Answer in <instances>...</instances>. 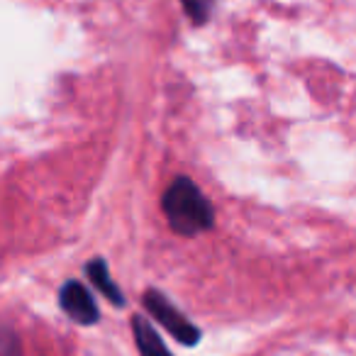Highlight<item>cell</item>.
I'll use <instances>...</instances> for the list:
<instances>
[{
	"instance_id": "obj_1",
	"label": "cell",
	"mask_w": 356,
	"mask_h": 356,
	"mask_svg": "<svg viewBox=\"0 0 356 356\" xmlns=\"http://www.w3.org/2000/svg\"><path fill=\"white\" fill-rule=\"evenodd\" d=\"M161 208L173 232L184 234V237L208 232L215 225L213 205L188 176L173 178V184L163 193Z\"/></svg>"
},
{
	"instance_id": "obj_2",
	"label": "cell",
	"mask_w": 356,
	"mask_h": 356,
	"mask_svg": "<svg viewBox=\"0 0 356 356\" xmlns=\"http://www.w3.org/2000/svg\"><path fill=\"white\" fill-rule=\"evenodd\" d=\"M144 307H147L149 315H152L154 320L173 337V339L181 341L184 346H193L200 341L198 327H195L193 322L186 320V317L181 315V312H178L159 291H152V288H149V291L144 293Z\"/></svg>"
},
{
	"instance_id": "obj_3",
	"label": "cell",
	"mask_w": 356,
	"mask_h": 356,
	"mask_svg": "<svg viewBox=\"0 0 356 356\" xmlns=\"http://www.w3.org/2000/svg\"><path fill=\"white\" fill-rule=\"evenodd\" d=\"M59 305L71 320L79 325H95L98 322V305H95L93 296L81 286L79 281H66L59 291Z\"/></svg>"
},
{
	"instance_id": "obj_4",
	"label": "cell",
	"mask_w": 356,
	"mask_h": 356,
	"mask_svg": "<svg viewBox=\"0 0 356 356\" xmlns=\"http://www.w3.org/2000/svg\"><path fill=\"white\" fill-rule=\"evenodd\" d=\"M132 332H134V341H137V349L142 356H171V351L166 349L163 339L156 334L152 322L144 315L132 317Z\"/></svg>"
},
{
	"instance_id": "obj_5",
	"label": "cell",
	"mask_w": 356,
	"mask_h": 356,
	"mask_svg": "<svg viewBox=\"0 0 356 356\" xmlns=\"http://www.w3.org/2000/svg\"><path fill=\"white\" fill-rule=\"evenodd\" d=\"M86 273H88L90 283H93V286L98 288V291L103 293L110 302H115V305H120V307L127 302V298H124V293L120 291V286L110 278L108 264H105L103 259H93V261L86 264Z\"/></svg>"
},
{
	"instance_id": "obj_6",
	"label": "cell",
	"mask_w": 356,
	"mask_h": 356,
	"mask_svg": "<svg viewBox=\"0 0 356 356\" xmlns=\"http://www.w3.org/2000/svg\"><path fill=\"white\" fill-rule=\"evenodd\" d=\"M181 3H184L186 15H188L191 22H195V25H205L215 6V0H181Z\"/></svg>"
},
{
	"instance_id": "obj_7",
	"label": "cell",
	"mask_w": 356,
	"mask_h": 356,
	"mask_svg": "<svg viewBox=\"0 0 356 356\" xmlns=\"http://www.w3.org/2000/svg\"><path fill=\"white\" fill-rule=\"evenodd\" d=\"M20 354V341L15 332L0 325V356H17Z\"/></svg>"
}]
</instances>
